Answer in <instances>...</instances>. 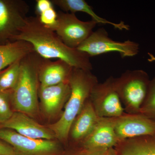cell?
<instances>
[{"instance_id": "cell-1", "label": "cell", "mask_w": 155, "mask_h": 155, "mask_svg": "<svg viewBox=\"0 0 155 155\" xmlns=\"http://www.w3.org/2000/svg\"><path fill=\"white\" fill-rule=\"evenodd\" d=\"M16 41L28 42L35 51L44 59L56 58L74 68L92 69L90 58L87 54L65 45L55 31L43 25L37 17H28L25 26L11 42Z\"/></svg>"}, {"instance_id": "cell-2", "label": "cell", "mask_w": 155, "mask_h": 155, "mask_svg": "<svg viewBox=\"0 0 155 155\" xmlns=\"http://www.w3.org/2000/svg\"><path fill=\"white\" fill-rule=\"evenodd\" d=\"M98 82L97 78L91 71L73 68L69 80L71 93L64 112L59 120L49 127L55 136L61 141H68L72 123Z\"/></svg>"}, {"instance_id": "cell-3", "label": "cell", "mask_w": 155, "mask_h": 155, "mask_svg": "<svg viewBox=\"0 0 155 155\" xmlns=\"http://www.w3.org/2000/svg\"><path fill=\"white\" fill-rule=\"evenodd\" d=\"M42 58L34 51L21 59L19 80L11 94L12 104L17 112L29 116L37 113L39 69Z\"/></svg>"}, {"instance_id": "cell-4", "label": "cell", "mask_w": 155, "mask_h": 155, "mask_svg": "<svg viewBox=\"0 0 155 155\" xmlns=\"http://www.w3.org/2000/svg\"><path fill=\"white\" fill-rule=\"evenodd\" d=\"M150 81L148 74L141 69L127 70L119 77L114 78V87L125 113L140 114L147 94Z\"/></svg>"}, {"instance_id": "cell-5", "label": "cell", "mask_w": 155, "mask_h": 155, "mask_svg": "<svg viewBox=\"0 0 155 155\" xmlns=\"http://www.w3.org/2000/svg\"><path fill=\"white\" fill-rule=\"evenodd\" d=\"M90 58L115 52L119 53L121 58L134 57L139 52V45L127 40L125 41H116L110 38L104 28H98L93 31L77 48Z\"/></svg>"}, {"instance_id": "cell-6", "label": "cell", "mask_w": 155, "mask_h": 155, "mask_svg": "<svg viewBox=\"0 0 155 155\" xmlns=\"http://www.w3.org/2000/svg\"><path fill=\"white\" fill-rule=\"evenodd\" d=\"M97 24L92 20L81 21L75 14L59 11L54 31L65 45L77 49L93 32Z\"/></svg>"}, {"instance_id": "cell-7", "label": "cell", "mask_w": 155, "mask_h": 155, "mask_svg": "<svg viewBox=\"0 0 155 155\" xmlns=\"http://www.w3.org/2000/svg\"><path fill=\"white\" fill-rule=\"evenodd\" d=\"M114 77L98 83L92 91L89 99L100 118H116L122 116L125 110L115 89Z\"/></svg>"}, {"instance_id": "cell-8", "label": "cell", "mask_w": 155, "mask_h": 155, "mask_svg": "<svg viewBox=\"0 0 155 155\" xmlns=\"http://www.w3.org/2000/svg\"><path fill=\"white\" fill-rule=\"evenodd\" d=\"M29 7L25 1L0 0V40L12 39L27 21Z\"/></svg>"}, {"instance_id": "cell-9", "label": "cell", "mask_w": 155, "mask_h": 155, "mask_svg": "<svg viewBox=\"0 0 155 155\" xmlns=\"http://www.w3.org/2000/svg\"><path fill=\"white\" fill-rule=\"evenodd\" d=\"M0 139L13 147L17 155H51L59 148L54 140L29 138L8 128H0Z\"/></svg>"}, {"instance_id": "cell-10", "label": "cell", "mask_w": 155, "mask_h": 155, "mask_svg": "<svg viewBox=\"0 0 155 155\" xmlns=\"http://www.w3.org/2000/svg\"><path fill=\"white\" fill-rule=\"evenodd\" d=\"M114 129L119 141L146 135H155V122L140 114H128L115 118Z\"/></svg>"}, {"instance_id": "cell-11", "label": "cell", "mask_w": 155, "mask_h": 155, "mask_svg": "<svg viewBox=\"0 0 155 155\" xmlns=\"http://www.w3.org/2000/svg\"><path fill=\"white\" fill-rule=\"evenodd\" d=\"M115 118H100L91 133L80 143L87 150L115 147L119 142L114 129Z\"/></svg>"}, {"instance_id": "cell-12", "label": "cell", "mask_w": 155, "mask_h": 155, "mask_svg": "<svg viewBox=\"0 0 155 155\" xmlns=\"http://www.w3.org/2000/svg\"><path fill=\"white\" fill-rule=\"evenodd\" d=\"M2 128L14 130L24 136L35 139L52 140V131L35 121L27 114L14 112L12 116L2 124Z\"/></svg>"}, {"instance_id": "cell-13", "label": "cell", "mask_w": 155, "mask_h": 155, "mask_svg": "<svg viewBox=\"0 0 155 155\" xmlns=\"http://www.w3.org/2000/svg\"><path fill=\"white\" fill-rule=\"evenodd\" d=\"M71 89L69 82L54 86H39L38 97L43 110L48 116L58 114L69 99Z\"/></svg>"}, {"instance_id": "cell-14", "label": "cell", "mask_w": 155, "mask_h": 155, "mask_svg": "<svg viewBox=\"0 0 155 155\" xmlns=\"http://www.w3.org/2000/svg\"><path fill=\"white\" fill-rule=\"evenodd\" d=\"M73 68L62 60L53 61L43 58L39 69L40 87L54 86L69 82Z\"/></svg>"}, {"instance_id": "cell-15", "label": "cell", "mask_w": 155, "mask_h": 155, "mask_svg": "<svg viewBox=\"0 0 155 155\" xmlns=\"http://www.w3.org/2000/svg\"><path fill=\"white\" fill-rule=\"evenodd\" d=\"M100 118L89 98L72 123L68 139L80 144L91 133Z\"/></svg>"}, {"instance_id": "cell-16", "label": "cell", "mask_w": 155, "mask_h": 155, "mask_svg": "<svg viewBox=\"0 0 155 155\" xmlns=\"http://www.w3.org/2000/svg\"><path fill=\"white\" fill-rule=\"evenodd\" d=\"M118 155H155V135H146L119 141Z\"/></svg>"}, {"instance_id": "cell-17", "label": "cell", "mask_w": 155, "mask_h": 155, "mask_svg": "<svg viewBox=\"0 0 155 155\" xmlns=\"http://www.w3.org/2000/svg\"><path fill=\"white\" fill-rule=\"evenodd\" d=\"M34 51L31 44L24 41H16L0 45V72Z\"/></svg>"}, {"instance_id": "cell-18", "label": "cell", "mask_w": 155, "mask_h": 155, "mask_svg": "<svg viewBox=\"0 0 155 155\" xmlns=\"http://www.w3.org/2000/svg\"><path fill=\"white\" fill-rule=\"evenodd\" d=\"M21 60L16 61L0 72L1 92L12 93L16 87L20 75Z\"/></svg>"}, {"instance_id": "cell-19", "label": "cell", "mask_w": 155, "mask_h": 155, "mask_svg": "<svg viewBox=\"0 0 155 155\" xmlns=\"http://www.w3.org/2000/svg\"><path fill=\"white\" fill-rule=\"evenodd\" d=\"M140 114L155 122V76L150 81L147 94Z\"/></svg>"}, {"instance_id": "cell-20", "label": "cell", "mask_w": 155, "mask_h": 155, "mask_svg": "<svg viewBox=\"0 0 155 155\" xmlns=\"http://www.w3.org/2000/svg\"><path fill=\"white\" fill-rule=\"evenodd\" d=\"M11 93L0 92V123L3 124L12 116L14 112L10 106Z\"/></svg>"}, {"instance_id": "cell-21", "label": "cell", "mask_w": 155, "mask_h": 155, "mask_svg": "<svg viewBox=\"0 0 155 155\" xmlns=\"http://www.w3.org/2000/svg\"><path fill=\"white\" fill-rule=\"evenodd\" d=\"M36 17L43 25L54 31L58 21V12L54 9V6Z\"/></svg>"}, {"instance_id": "cell-22", "label": "cell", "mask_w": 155, "mask_h": 155, "mask_svg": "<svg viewBox=\"0 0 155 155\" xmlns=\"http://www.w3.org/2000/svg\"><path fill=\"white\" fill-rule=\"evenodd\" d=\"M36 14L37 15L53 7V4L50 0H37L36 1Z\"/></svg>"}, {"instance_id": "cell-23", "label": "cell", "mask_w": 155, "mask_h": 155, "mask_svg": "<svg viewBox=\"0 0 155 155\" xmlns=\"http://www.w3.org/2000/svg\"><path fill=\"white\" fill-rule=\"evenodd\" d=\"M0 155H17L13 147L0 141Z\"/></svg>"}, {"instance_id": "cell-24", "label": "cell", "mask_w": 155, "mask_h": 155, "mask_svg": "<svg viewBox=\"0 0 155 155\" xmlns=\"http://www.w3.org/2000/svg\"><path fill=\"white\" fill-rule=\"evenodd\" d=\"M97 150H87L81 147L80 150H78L70 155H94Z\"/></svg>"}, {"instance_id": "cell-25", "label": "cell", "mask_w": 155, "mask_h": 155, "mask_svg": "<svg viewBox=\"0 0 155 155\" xmlns=\"http://www.w3.org/2000/svg\"><path fill=\"white\" fill-rule=\"evenodd\" d=\"M106 155H118V154L115 148L113 147L108 149Z\"/></svg>"}, {"instance_id": "cell-26", "label": "cell", "mask_w": 155, "mask_h": 155, "mask_svg": "<svg viewBox=\"0 0 155 155\" xmlns=\"http://www.w3.org/2000/svg\"><path fill=\"white\" fill-rule=\"evenodd\" d=\"M108 149H102L97 150L94 155H106Z\"/></svg>"}]
</instances>
